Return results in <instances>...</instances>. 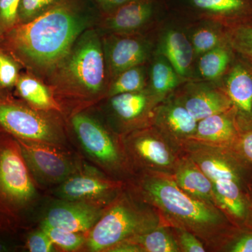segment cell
<instances>
[{
    "label": "cell",
    "mask_w": 252,
    "mask_h": 252,
    "mask_svg": "<svg viewBox=\"0 0 252 252\" xmlns=\"http://www.w3.org/2000/svg\"><path fill=\"white\" fill-rule=\"evenodd\" d=\"M238 136L236 109L233 106L198 121L192 140L216 147L234 148Z\"/></svg>",
    "instance_id": "obj_21"
},
{
    "label": "cell",
    "mask_w": 252,
    "mask_h": 252,
    "mask_svg": "<svg viewBox=\"0 0 252 252\" xmlns=\"http://www.w3.org/2000/svg\"><path fill=\"white\" fill-rule=\"evenodd\" d=\"M218 85L236 109L239 130L252 127V63L236 53Z\"/></svg>",
    "instance_id": "obj_18"
},
{
    "label": "cell",
    "mask_w": 252,
    "mask_h": 252,
    "mask_svg": "<svg viewBox=\"0 0 252 252\" xmlns=\"http://www.w3.org/2000/svg\"><path fill=\"white\" fill-rule=\"evenodd\" d=\"M65 0H21L18 10V23L31 21Z\"/></svg>",
    "instance_id": "obj_32"
},
{
    "label": "cell",
    "mask_w": 252,
    "mask_h": 252,
    "mask_svg": "<svg viewBox=\"0 0 252 252\" xmlns=\"http://www.w3.org/2000/svg\"><path fill=\"white\" fill-rule=\"evenodd\" d=\"M70 126L84 157L105 175L127 182L132 176L122 137L107 124L79 111L70 117Z\"/></svg>",
    "instance_id": "obj_7"
},
{
    "label": "cell",
    "mask_w": 252,
    "mask_h": 252,
    "mask_svg": "<svg viewBox=\"0 0 252 252\" xmlns=\"http://www.w3.org/2000/svg\"><path fill=\"white\" fill-rule=\"evenodd\" d=\"M197 121L233 107L218 84L211 81L187 80L172 94Z\"/></svg>",
    "instance_id": "obj_17"
},
{
    "label": "cell",
    "mask_w": 252,
    "mask_h": 252,
    "mask_svg": "<svg viewBox=\"0 0 252 252\" xmlns=\"http://www.w3.org/2000/svg\"><path fill=\"white\" fill-rule=\"evenodd\" d=\"M152 126L181 149L184 144L193 138L198 121L170 94L156 107Z\"/></svg>",
    "instance_id": "obj_20"
},
{
    "label": "cell",
    "mask_w": 252,
    "mask_h": 252,
    "mask_svg": "<svg viewBox=\"0 0 252 252\" xmlns=\"http://www.w3.org/2000/svg\"><path fill=\"white\" fill-rule=\"evenodd\" d=\"M248 228V229L252 230V194L251 195V205H250V216H249Z\"/></svg>",
    "instance_id": "obj_41"
},
{
    "label": "cell",
    "mask_w": 252,
    "mask_h": 252,
    "mask_svg": "<svg viewBox=\"0 0 252 252\" xmlns=\"http://www.w3.org/2000/svg\"><path fill=\"white\" fill-rule=\"evenodd\" d=\"M170 13L167 0H132L103 15L107 34H142L155 31Z\"/></svg>",
    "instance_id": "obj_12"
},
{
    "label": "cell",
    "mask_w": 252,
    "mask_h": 252,
    "mask_svg": "<svg viewBox=\"0 0 252 252\" xmlns=\"http://www.w3.org/2000/svg\"><path fill=\"white\" fill-rule=\"evenodd\" d=\"M234 149L252 162V127L239 130V136Z\"/></svg>",
    "instance_id": "obj_37"
},
{
    "label": "cell",
    "mask_w": 252,
    "mask_h": 252,
    "mask_svg": "<svg viewBox=\"0 0 252 252\" xmlns=\"http://www.w3.org/2000/svg\"><path fill=\"white\" fill-rule=\"evenodd\" d=\"M23 250L21 234L0 230V252H17Z\"/></svg>",
    "instance_id": "obj_38"
},
{
    "label": "cell",
    "mask_w": 252,
    "mask_h": 252,
    "mask_svg": "<svg viewBox=\"0 0 252 252\" xmlns=\"http://www.w3.org/2000/svg\"><path fill=\"white\" fill-rule=\"evenodd\" d=\"M132 0H94L103 15L109 14Z\"/></svg>",
    "instance_id": "obj_39"
},
{
    "label": "cell",
    "mask_w": 252,
    "mask_h": 252,
    "mask_svg": "<svg viewBox=\"0 0 252 252\" xmlns=\"http://www.w3.org/2000/svg\"><path fill=\"white\" fill-rule=\"evenodd\" d=\"M23 233H26L23 238L21 237L23 250L30 252H57V248L40 227L34 229L30 228Z\"/></svg>",
    "instance_id": "obj_33"
},
{
    "label": "cell",
    "mask_w": 252,
    "mask_h": 252,
    "mask_svg": "<svg viewBox=\"0 0 252 252\" xmlns=\"http://www.w3.org/2000/svg\"><path fill=\"white\" fill-rule=\"evenodd\" d=\"M236 52L229 40L200 55L195 60L193 79L218 84L234 61Z\"/></svg>",
    "instance_id": "obj_24"
},
{
    "label": "cell",
    "mask_w": 252,
    "mask_h": 252,
    "mask_svg": "<svg viewBox=\"0 0 252 252\" xmlns=\"http://www.w3.org/2000/svg\"><path fill=\"white\" fill-rule=\"evenodd\" d=\"M17 141L28 168L41 189L54 188L85 165L83 156L72 148Z\"/></svg>",
    "instance_id": "obj_10"
},
{
    "label": "cell",
    "mask_w": 252,
    "mask_h": 252,
    "mask_svg": "<svg viewBox=\"0 0 252 252\" xmlns=\"http://www.w3.org/2000/svg\"><path fill=\"white\" fill-rule=\"evenodd\" d=\"M166 58L182 77L193 78L195 56L183 21L170 10L155 31V52Z\"/></svg>",
    "instance_id": "obj_16"
},
{
    "label": "cell",
    "mask_w": 252,
    "mask_h": 252,
    "mask_svg": "<svg viewBox=\"0 0 252 252\" xmlns=\"http://www.w3.org/2000/svg\"><path fill=\"white\" fill-rule=\"evenodd\" d=\"M172 177L177 185L192 198L217 205L212 181L183 152Z\"/></svg>",
    "instance_id": "obj_22"
},
{
    "label": "cell",
    "mask_w": 252,
    "mask_h": 252,
    "mask_svg": "<svg viewBox=\"0 0 252 252\" xmlns=\"http://www.w3.org/2000/svg\"><path fill=\"white\" fill-rule=\"evenodd\" d=\"M221 252H252V230L238 228Z\"/></svg>",
    "instance_id": "obj_36"
},
{
    "label": "cell",
    "mask_w": 252,
    "mask_h": 252,
    "mask_svg": "<svg viewBox=\"0 0 252 252\" xmlns=\"http://www.w3.org/2000/svg\"><path fill=\"white\" fill-rule=\"evenodd\" d=\"M123 147L132 175L158 172L172 175L182 151L152 126L121 136Z\"/></svg>",
    "instance_id": "obj_9"
},
{
    "label": "cell",
    "mask_w": 252,
    "mask_h": 252,
    "mask_svg": "<svg viewBox=\"0 0 252 252\" xmlns=\"http://www.w3.org/2000/svg\"><path fill=\"white\" fill-rule=\"evenodd\" d=\"M172 229L180 252H207L203 242L193 233L177 227H172Z\"/></svg>",
    "instance_id": "obj_35"
},
{
    "label": "cell",
    "mask_w": 252,
    "mask_h": 252,
    "mask_svg": "<svg viewBox=\"0 0 252 252\" xmlns=\"http://www.w3.org/2000/svg\"><path fill=\"white\" fill-rule=\"evenodd\" d=\"M47 234L55 246L63 252L84 251L86 242L85 233H76L57 227L39 225Z\"/></svg>",
    "instance_id": "obj_29"
},
{
    "label": "cell",
    "mask_w": 252,
    "mask_h": 252,
    "mask_svg": "<svg viewBox=\"0 0 252 252\" xmlns=\"http://www.w3.org/2000/svg\"><path fill=\"white\" fill-rule=\"evenodd\" d=\"M19 70V63L0 46V90H8L16 86Z\"/></svg>",
    "instance_id": "obj_31"
},
{
    "label": "cell",
    "mask_w": 252,
    "mask_h": 252,
    "mask_svg": "<svg viewBox=\"0 0 252 252\" xmlns=\"http://www.w3.org/2000/svg\"><path fill=\"white\" fill-rule=\"evenodd\" d=\"M107 98V124L121 136L152 126L154 111L162 101L147 89Z\"/></svg>",
    "instance_id": "obj_13"
},
{
    "label": "cell",
    "mask_w": 252,
    "mask_h": 252,
    "mask_svg": "<svg viewBox=\"0 0 252 252\" xmlns=\"http://www.w3.org/2000/svg\"><path fill=\"white\" fill-rule=\"evenodd\" d=\"M21 0H0V34L6 32L18 23V10Z\"/></svg>",
    "instance_id": "obj_34"
},
{
    "label": "cell",
    "mask_w": 252,
    "mask_h": 252,
    "mask_svg": "<svg viewBox=\"0 0 252 252\" xmlns=\"http://www.w3.org/2000/svg\"><path fill=\"white\" fill-rule=\"evenodd\" d=\"M17 140L0 133V230L21 234L37 220L43 195Z\"/></svg>",
    "instance_id": "obj_3"
},
{
    "label": "cell",
    "mask_w": 252,
    "mask_h": 252,
    "mask_svg": "<svg viewBox=\"0 0 252 252\" xmlns=\"http://www.w3.org/2000/svg\"><path fill=\"white\" fill-rule=\"evenodd\" d=\"M180 18L193 46L195 60L204 53L228 41L229 29L220 23L210 20Z\"/></svg>",
    "instance_id": "obj_23"
},
{
    "label": "cell",
    "mask_w": 252,
    "mask_h": 252,
    "mask_svg": "<svg viewBox=\"0 0 252 252\" xmlns=\"http://www.w3.org/2000/svg\"><path fill=\"white\" fill-rule=\"evenodd\" d=\"M106 208L54 198L41 213L39 225L57 227L86 234L102 217Z\"/></svg>",
    "instance_id": "obj_19"
},
{
    "label": "cell",
    "mask_w": 252,
    "mask_h": 252,
    "mask_svg": "<svg viewBox=\"0 0 252 252\" xmlns=\"http://www.w3.org/2000/svg\"><path fill=\"white\" fill-rule=\"evenodd\" d=\"M18 95L26 103L39 110L63 113V107L52 91L32 76L20 75L16 86Z\"/></svg>",
    "instance_id": "obj_26"
},
{
    "label": "cell",
    "mask_w": 252,
    "mask_h": 252,
    "mask_svg": "<svg viewBox=\"0 0 252 252\" xmlns=\"http://www.w3.org/2000/svg\"><path fill=\"white\" fill-rule=\"evenodd\" d=\"M1 34H0V41H1Z\"/></svg>",
    "instance_id": "obj_42"
},
{
    "label": "cell",
    "mask_w": 252,
    "mask_h": 252,
    "mask_svg": "<svg viewBox=\"0 0 252 252\" xmlns=\"http://www.w3.org/2000/svg\"><path fill=\"white\" fill-rule=\"evenodd\" d=\"M228 40L237 54L252 63V25L228 30Z\"/></svg>",
    "instance_id": "obj_30"
},
{
    "label": "cell",
    "mask_w": 252,
    "mask_h": 252,
    "mask_svg": "<svg viewBox=\"0 0 252 252\" xmlns=\"http://www.w3.org/2000/svg\"><path fill=\"white\" fill-rule=\"evenodd\" d=\"M147 89L163 100L187 79L177 72L170 61L160 54H154L147 63Z\"/></svg>",
    "instance_id": "obj_25"
},
{
    "label": "cell",
    "mask_w": 252,
    "mask_h": 252,
    "mask_svg": "<svg viewBox=\"0 0 252 252\" xmlns=\"http://www.w3.org/2000/svg\"><path fill=\"white\" fill-rule=\"evenodd\" d=\"M162 223L165 222L158 212L126 185L86 233L84 251L108 252L117 244L143 234Z\"/></svg>",
    "instance_id": "obj_6"
},
{
    "label": "cell",
    "mask_w": 252,
    "mask_h": 252,
    "mask_svg": "<svg viewBox=\"0 0 252 252\" xmlns=\"http://www.w3.org/2000/svg\"><path fill=\"white\" fill-rule=\"evenodd\" d=\"M181 149L212 181L217 206L228 212L248 207L252 194V162L238 151L192 140Z\"/></svg>",
    "instance_id": "obj_4"
},
{
    "label": "cell",
    "mask_w": 252,
    "mask_h": 252,
    "mask_svg": "<svg viewBox=\"0 0 252 252\" xmlns=\"http://www.w3.org/2000/svg\"><path fill=\"white\" fill-rule=\"evenodd\" d=\"M147 63L129 68L118 74L109 82L106 98L116 94L137 92L147 89L148 82Z\"/></svg>",
    "instance_id": "obj_28"
},
{
    "label": "cell",
    "mask_w": 252,
    "mask_h": 252,
    "mask_svg": "<svg viewBox=\"0 0 252 252\" xmlns=\"http://www.w3.org/2000/svg\"><path fill=\"white\" fill-rule=\"evenodd\" d=\"M126 183L139 198L154 207L167 225L196 235L207 252H221L240 228L217 205L184 192L172 175L141 172L134 174Z\"/></svg>",
    "instance_id": "obj_1"
},
{
    "label": "cell",
    "mask_w": 252,
    "mask_h": 252,
    "mask_svg": "<svg viewBox=\"0 0 252 252\" xmlns=\"http://www.w3.org/2000/svg\"><path fill=\"white\" fill-rule=\"evenodd\" d=\"M60 114L39 110L0 92V127L17 140L72 148Z\"/></svg>",
    "instance_id": "obj_8"
},
{
    "label": "cell",
    "mask_w": 252,
    "mask_h": 252,
    "mask_svg": "<svg viewBox=\"0 0 252 252\" xmlns=\"http://www.w3.org/2000/svg\"><path fill=\"white\" fill-rule=\"evenodd\" d=\"M108 252H142L137 244L130 240H126L112 247Z\"/></svg>",
    "instance_id": "obj_40"
},
{
    "label": "cell",
    "mask_w": 252,
    "mask_h": 252,
    "mask_svg": "<svg viewBox=\"0 0 252 252\" xmlns=\"http://www.w3.org/2000/svg\"><path fill=\"white\" fill-rule=\"evenodd\" d=\"M89 23L75 0H65L10 29L1 37L0 46L26 67L50 70L64 61Z\"/></svg>",
    "instance_id": "obj_2"
},
{
    "label": "cell",
    "mask_w": 252,
    "mask_h": 252,
    "mask_svg": "<svg viewBox=\"0 0 252 252\" xmlns=\"http://www.w3.org/2000/svg\"><path fill=\"white\" fill-rule=\"evenodd\" d=\"M94 165L85 163L79 171L52 189L53 196L59 200L81 202L106 207L126 187Z\"/></svg>",
    "instance_id": "obj_11"
},
{
    "label": "cell",
    "mask_w": 252,
    "mask_h": 252,
    "mask_svg": "<svg viewBox=\"0 0 252 252\" xmlns=\"http://www.w3.org/2000/svg\"><path fill=\"white\" fill-rule=\"evenodd\" d=\"M172 12L186 19L215 21L228 29L252 25V0H167Z\"/></svg>",
    "instance_id": "obj_14"
},
{
    "label": "cell",
    "mask_w": 252,
    "mask_h": 252,
    "mask_svg": "<svg viewBox=\"0 0 252 252\" xmlns=\"http://www.w3.org/2000/svg\"><path fill=\"white\" fill-rule=\"evenodd\" d=\"M1 131H2V130H1V127H0V133H1Z\"/></svg>",
    "instance_id": "obj_43"
},
{
    "label": "cell",
    "mask_w": 252,
    "mask_h": 252,
    "mask_svg": "<svg viewBox=\"0 0 252 252\" xmlns=\"http://www.w3.org/2000/svg\"><path fill=\"white\" fill-rule=\"evenodd\" d=\"M127 240L137 244L142 252H180L172 227L166 223Z\"/></svg>",
    "instance_id": "obj_27"
},
{
    "label": "cell",
    "mask_w": 252,
    "mask_h": 252,
    "mask_svg": "<svg viewBox=\"0 0 252 252\" xmlns=\"http://www.w3.org/2000/svg\"><path fill=\"white\" fill-rule=\"evenodd\" d=\"M102 42L110 82L126 69L149 62L155 52V31L142 34H107Z\"/></svg>",
    "instance_id": "obj_15"
},
{
    "label": "cell",
    "mask_w": 252,
    "mask_h": 252,
    "mask_svg": "<svg viewBox=\"0 0 252 252\" xmlns=\"http://www.w3.org/2000/svg\"><path fill=\"white\" fill-rule=\"evenodd\" d=\"M61 67L59 94L81 106L107 97L109 79L103 42L94 31L79 36Z\"/></svg>",
    "instance_id": "obj_5"
}]
</instances>
